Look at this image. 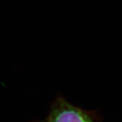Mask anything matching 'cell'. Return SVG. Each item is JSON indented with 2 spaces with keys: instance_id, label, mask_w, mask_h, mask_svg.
<instances>
[{
  "instance_id": "1",
  "label": "cell",
  "mask_w": 122,
  "mask_h": 122,
  "mask_svg": "<svg viewBox=\"0 0 122 122\" xmlns=\"http://www.w3.org/2000/svg\"><path fill=\"white\" fill-rule=\"evenodd\" d=\"M48 122H94L83 110L59 99L54 104L48 118Z\"/></svg>"
},
{
  "instance_id": "2",
  "label": "cell",
  "mask_w": 122,
  "mask_h": 122,
  "mask_svg": "<svg viewBox=\"0 0 122 122\" xmlns=\"http://www.w3.org/2000/svg\"><path fill=\"white\" fill-rule=\"evenodd\" d=\"M48 122V121H47V122Z\"/></svg>"
}]
</instances>
